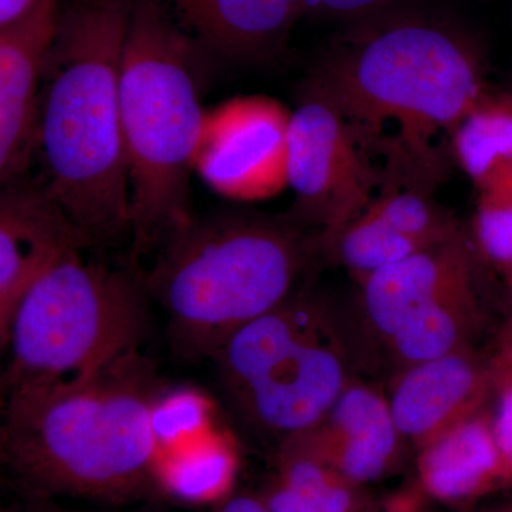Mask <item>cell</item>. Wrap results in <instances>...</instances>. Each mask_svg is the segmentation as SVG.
Masks as SVG:
<instances>
[{
    "instance_id": "obj_30",
    "label": "cell",
    "mask_w": 512,
    "mask_h": 512,
    "mask_svg": "<svg viewBox=\"0 0 512 512\" xmlns=\"http://www.w3.org/2000/svg\"><path fill=\"white\" fill-rule=\"evenodd\" d=\"M494 375L512 379V346L498 349L497 356L491 360Z\"/></svg>"
},
{
    "instance_id": "obj_24",
    "label": "cell",
    "mask_w": 512,
    "mask_h": 512,
    "mask_svg": "<svg viewBox=\"0 0 512 512\" xmlns=\"http://www.w3.org/2000/svg\"><path fill=\"white\" fill-rule=\"evenodd\" d=\"M494 372V370H493ZM495 406L491 424L505 477L512 485V379L494 375Z\"/></svg>"
},
{
    "instance_id": "obj_5",
    "label": "cell",
    "mask_w": 512,
    "mask_h": 512,
    "mask_svg": "<svg viewBox=\"0 0 512 512\" xmlns=\"http://www.w3.org/2000/svg\"><path fill=\"white\" fill-rule=\"evenodd\" d=\"M301 227L289 217L222 210L192 217L161 245L143 282L167 315L178 355L212 359L298 291L311 254Z\"/></svg>"
},
{
    "instance_id": "obj_19",
    "label": "cell",
    "mask_w": 512,
    "mask_h": 512,
    "mask_svg": "<svg viewBox=\"0 0 512 512\" xmlns=\"http://www.w3.org/2000/svg\"><path fill=\"white\" fill-rule=\"evenodd\" d=\"M450 147L478 191L512 177V94L485 92L458 123Z\"/></svg>"
},
{
    "instance_id": "obj_31",
    "label": "cell",
    "mask_w": 512,
    "mask_h": 512,
    "mask_svg": "<svg viewBox=\"0 0 512 512\" xmlns=\"http://www.w3.org/2000/svg\"><path fill=\"white\" fill-rule=\"evenodd\" d=\"M508 288L511 291V302H512V278L508 281ZM512 346V303H511V313L510 318L507 319V323H505L503 332H501L500 339V348H510Z\"/></svg>"
},
{
    "instance_id": "obj_28",
    "label": "cell",
    "mask_w": 512,
    "mask_h": 512,
    "mask_svg": "<svg viewBox=\"0 0 512 512\" xmlns=\"http://www.w3.org/2000/svg\"><path fill=\"white\" fill-rule=\"evenodd\" d=\"M37 0H0V28L22 18Z\"/></svg>"
},
{
    "instance_id": "obj_29",
    "label": "cell",
    "mask_w": 512,
    "mask_h": 512,
    "mask_svg": "<svg viewBox=\"0 0 512 512\" xmlns=\"http://www.w3.org/2000/svg\"><path fill=\"white\" fill-rule=\"evenodd\" d=\"M217 512H271L264 500L255 495H238L227 501Z\"/></svg>"
},
{
    "instance_id": "obj_11",
    "label": "cell",
    "mask_w": 512,
    "mask_h": 512,
    "mask_svg": "<svg viewBox=\"0 0 512 512\" xmlns=\"http://www.w3.org/2000/svg\"><path fill=\"white\" fill-rule=\"evenodd\" d=\"M406 443L387 394L353 379L319 424L279 446L316 458L365 487L396 471Z\"/></svg>"
},
{
    "instance_id": "obj_6",
    "label": "cell",
    "mask_w": 512,
    "mask_h": 512,
    "mask_svg": "<svg viewBox=\"0 0 512 512\" xmlns=\"http://www.w3.org/2000/svg\"><path fill=\"white\" fill-rule=\"evenodd\" d=\"M148 292L126 271L73 252L26 292L6 335L3 400L42 396L96 379L140 350Z\"/></svg>"
},
{
    "instance_id": "obj_17",
    "label": "cell",
    "mask_w": 512,
    "mask_h": 512,
    "mask_svg": "<svg viewBox=\"0 0 512 512\" xmlns=\"http://www.w3.org/2000/svg\"><path fill=\"white\" fill-rule=\"evenodd\" d=\"M271 512H370L365 487L322 461L279 446L275 473L261 495Z\"/></svg>"
},
{
    "instance_id": "obj_7",
    "label": "cell",
    "mask_w": 512,
    "mask_h": 512,
    "mask_svg": "<svg viewBox=\"0 0 512 512\" xmlns=\"http://www.w3.org/2000/svg\"><path fill=\"white\" fill-rule=\"evenodd\" d=\"M355 339L326 296L298 289L212 357L242 421L278 444L313 429L356 379Z\"/></svg>"
},
{
    "instance_id": "obj_16",
    "label": "cell",
    "mask_w": 512,
    "mask_h": 512,
    "mask_svg": "<svg viewBox=\"0 0 512 512\" xmlns=\"http://www.w3.org/2000/svg\"><path fill=\"white\" fill-rule=\"evenodd\" d=\"M416 453V484L429 500L463 505L510 485L488 409L444 431Z\"/></svg>"
},
{
    "instance_id": "obj_3",
    "label": "cell",
    "mask_w": 512,
    "mask_h": 512,
    "mask_svg": "<svg viewBox=\"0 0 512 512\" xmlns=\"http://www.w3.org/2000/svg\"><path fill=\"white\" fill-rule=\"evenodd\" d=\"M163 390L138 350L80 386L3 400L6 474L28 498L123 504L157 493L163 451L153 409Z\"/></svg>"
},
{
    "instance_id": "obj_1",
    "label": "cell",
    "mask_w": 512,
    "mask_h": 512,
    "mask_svg": "<svg viewBox=\"0 0 512 512\" xmlns=\"http://www.w3.org/2000/svg\"><path fill=\"white\" fill-rule=\"evenodd\" d=\"M305 92L332 104L390 175L429 181L439 146L487 92L476 46L457 30L394 12L356 23L320 59Z\"/></svg>"
},
{
    "instance_id": "obj_18",
    "label": "cell",
    "mask_w": 512,
    "mask_h": 512,
    "mask_svg": "<svg viewBox=\"0 0 512 512\" xmlns=\"http://www.w3.org/2000/svg\"><path fill=\"white\" fill-rule=\"evenodd\" d=\"M481 323L483 312L474 289L417 313L382 346L396 372L470 348Z\"/></svg>"
},
{
    "instance_id": "obj_9",
    "label": "cell",
    "mask_w": 512,
    "mask_h": 512,
    "mask_svg": "<svg viewBox=\"0 0 512 512\" xmlns=\"http://www.w3.org/2000/svg\"><path fill=\"white\" fill-rule=\"evenodd\" d=\"M292 111L262 94L205 111L194 171L212 191L238 202L268 200L288 187Z\"/></svg>"
},
{
    "instance_id": "obj_23",
    "label": "cell",
    "mask_w": 512,
    "mask_h": 512,
    "mask_svg": "<svg viewBox=\"0 0 512 512\" xmlns=\"http://www.w3.org/2000/svg\"><path fill=\"white\" fill-rule=\"evenodd\" d=\"M211 403L194 387L164 389L153 409V429L161 451L185 446L211 433Z\"/></svg>"
},
{
    "instance_id": "obj_14",
    "label": "cell",
    "mask_w": 512,
    "mask_h": 512,
    "mask_svg": "<svg viewBox=\"0 0 512 512\" xmlns=\"http://www.w3.org/2000/svg\"><path fill=\"white\" fill-rule=\"evenodd\" d=\"M359 285L363 322L383 345L417 313L476 289L474 249L460 234L380 269Z\"/></svg>"
},
{
    "instance_id": "obj_13",
    "label": "cell",
    "mask_w": 512,
    "mask_h": 512,
    "mask_svg": "<svg viewBox=\"0 0 512 512\" xmlns=\"http://www.w3.org/2000/svg\"><path fill=\"white\" fill-rule=\"evenodd\" d=\"M493 394V365L470 346L396 370L387 397L400 433L417 451L487 409Z\"/></svg>"
},
{
    "instance_id": "obj_12",
    "label": "cell",
    "mask_w": 512,
    "mask_h": 512,
    "mask_svg": "<svg viewBox=\"0 0 512 512\" xmlns=\"http://www.w3.org/2000/svg\"><path fill=\"white\" fill-rule=\"evenodd\" d=\"M60 0H37L0 28V180L25 177L35 156L43 70L55 40Z\"/></svg>"
},
{
    "instance_id": "obj_22",
    "label": "cell",
    "mask_w": 512,
    "mask_h": 512,
    "mask_svg": "<svg viewBox=\"0 0 512 512\" xmlns=\"http://www.w3.org/2000/svg\"><path fill=\"white\" fill-rule=\"evenodd\" d=\"M478 254L507 279L512 278V177L478 191L473 215Z\"/></svg>"
},
{
    "instance_id": "obj_32",
    "label": "cell",
    "mask_w": 512,
    "mask_h": 512,
    "mask_svg": "<svg viewBox=\"0 0 512 512\" xmlns=\"http://www.w3.org/2000/svg\"><path fill=\"white\" fill-rule=\"evenodd\" d=\"M484 512H512V500L508 501V503L495 505V507Z\"/></svg>"
},
{
    "instance_id": "obj_20",
    "label": "cell",
    "mask_w": 512,
    "mask_h": 512,
    "mask_svg": "<svg viewBox=\"0 0 512 512\" xmlns=\"http://www.w3.org/2000/svg\"><path fill=\"white\" fill-rule=\"evenodd\" d=\"M320 247L345 266L357 282L424 249L393 228L369 204L335 235L320 242Z\"/></svg>"
},
{
    "instance_id": "obj_15",
    "label": "cell",
    "mask_w": 512,
    "mask_h": 512,
    "mask_svg": "<svg viewBox=\"0 0 512 512\" xmlns=\"http://www.w3.org/2000/svg\"><path fill=\"white\" fill-rule=\"evenodd\" d=\"M202 49L229 62L278 55L308 0H163Z\"/></svg>"
},
{
    "instance_id": "obj_10",
    "label": "cell",
    "mask_w": 512,
    "mask_h": 512,
    "mask_svg": "<svg viewBox=\"0 0 512 512\" xmlns=\"http://www.w3.org/2000/svg\"><path fill=\"white\" fill-rule=\"evenodd\" d=\"M82 232L39 181L19 177L0 194V339L26 292L73 252Z\"/></svg>"
},
{
    "instance_id": "obj_21",
    "label": "cell",
    "mask_w": 512,
    "mask_h": 512,
    "mask_svg": "<svg viewBox=\"0 0 512 512\" xmlns=\"http://www.w3.org/2000/svg\"><path fill=\"white\" fill-rule=\"evenodd\" d=\"M173 450L174 456L161 460L160 467L161 485L168 493L201 501L220 494L231 483L235 454L227 441L208 434Z\"/></svg>"
},
{
    "instance_id": "obj_25",
    "label": "cell",
    "mask_w": 512,
    "mask_h": 512,
    "mask_svg": "<svg viewBox=\"0 0 512 512\" xmlns=\"http://www.w3.org/2000/svg\"><path fill=\"white\" fill-rule=\"evenodd\" d=\"M404 2L407 0H308V5L326 15L360 23L397 12Z\"/></svg>"
},
{
    "instance_id": "obj_2",
    "label": "cell",
    "mask_w": 512,
    "mask_h": 512,
    "mask_svg": "<svg viewBox=\"0 0 512 512\" xmlns=\"http://www.w3.org/2000/svg\"><path fill=\"white\" fill-rule=\"evenodd\" d=\"M130 0H70L47 55L35 154L39 181L87 247L130 235L120 69Z\"/></svg>"
},
{
    "instance_id": "obj_26",
    "label": "cell",
    "mask_w": 512,
    "mask_h": 512,
    "mask_svg": "<svg viewBox=\"0 0 512 512\" xmlns=\"http://www.w3.org/2000/svg\"><path fill=\"white\" fill-rule=\"evenodd\" d=\"M429 498L417 487V484L404 488L399 493L387 498L383 505L373 508L370 512H426Z\"/></svg>"
},
{
    "instance_id": "obj_27",
    "label": "cell",
    "mask_w": 512,
    "mask_h": 512,
    "mask_svg": "<svg viewBox=\"0 0 512 512\" xmlns=\"http://www.w3.org/2000/svg\"><path fill=\"white\" fill-rule=\"evenodd\" d=\"M8 512H87L72 510V508L63 507L49 498H28L23 497L20 503L13 505Z\"/></svg>"
},
{
    "instance_id": "obj_8",
    "label": "cell",
    "mask_w": 512,
    "mask_h": 512,
    "mask_svg": "<svg viewBox=\"0 0 512 512\" xmlns=\"http://www.w3.org/2000/svg\"><path fill=\"white\" fill-rule=\"evenodd\" d=\"M376 173L348 121L332 104L305 92L292 111L288 137L291 215L320 228V242L335 235L373 200Z\"/></svg>"
},
{
    "instance_id": "obj_4",
    "label": "cell",
    "mask_w": 512,
    "mask_h": 512,
    "mask_svg": "<svg viewBox=\"0 0 512 512\" xmlns=\"http://www.w3.org/2000/svg\"><path fill=\"white\" fill-rule=\"evenodd\" d=\"M200 43L163 0H130L120 113L130 175V237L147 255L192 220L190 175L205 111Z\"/></svg>"
}]
</instances>
